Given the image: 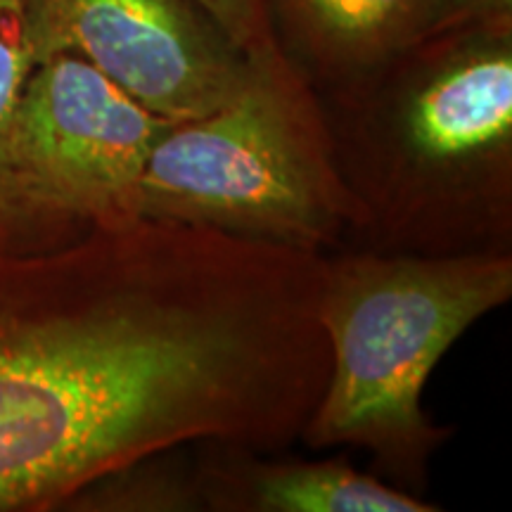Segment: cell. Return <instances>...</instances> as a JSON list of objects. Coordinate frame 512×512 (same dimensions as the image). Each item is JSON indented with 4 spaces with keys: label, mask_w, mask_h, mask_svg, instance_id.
<instances>
[{
    "label": "cell",
    "mask_w": 512,
    "mask_h": 512,
    "mask_svg": "<svg viewBox=\"0 0 512 512\" xmlns=\"http://www.w3.org/2000/svg\"><path fill=\"white\" fill-rule=\"evenodd\" d=\"M171 124L74 53L36 62L12 133V171L24 207L91 226L140 219V185Z\"/></svg>",
    "instance_id": "4"
},
{
    "label": "cell",
    "mask_w": 512,
    "mask_h": 512,
    "mask_svg": "<svg viewBox=\"0 0 512 512\" xmlns=\"http://www.w3.org/2000/svg\"><path fill=\"white\" fill-rule=\"evenodd\" d=\"M36 62L74 53L169 121L219 110L252 57L192 0H27Z\"/></svg>",
    "instance_id": "5"
},
{
    "label": "cell",
    "mask_w": 512,
    "mask_h": 512,
    "mask_svg": "<svg viewBox=\"0 0 512 512\" xmlns=\"http://www.w3.org/2000/svg\"><path fill=\"white\" fill-rule=\"evenodd\" d=\"M392 88L356 83L328 117L335 159L384 252H510V22L444 31L392 62Z\"/></svg>",
    "instance_id": "1"
},
{
    "label": "cell",
    "mask_w": 512,
    "mask_h": 512,
    "mask_svg": "<svg viewBox=\"0 0 512 512\" xmlns=\"http://www.w3.org/2000/svg\"><path fill=\"white\" fill-rule=\"evenodd\" d=\"M192 3L200 5L249 57L280 48L275 41L268 0H192Z\"/></svg>",
    "instance_id": "10"
},
{
    "label": "cell",
    "mask_w": 512,
    "mask_h": 512,
    "mask_svg": "<svg viewBox=\"0 0 512 512\" xmlns=\"http://www.w3.org/2000/svg\"><path fill=\"white\" fill-rule=\"evenodd\" d=\"M197 475V491L211 510L240 512H437L427 498L358 472L344 460L264 463L247 448L219 446Z\"/></svg>",
    "instance_id": "8"
},
{
    "label": "cell",
    "mask_w": 512,
    "mask_h": 512,
    "mask_svg": "<svg viewBox=\"0 0 512 512\" xmlns=\"http://www.w3.org/2000/svg\"><path fill=\"white\" fill-rule=\"evenodd\" d=\"M140 216L318 254L366 228L323 105L283 48L252 55L219 110L171 124L147 162Z\"/></svg>",
    "instance_id": "3"
},
{
    "label": "cell",
    "mask_w": 512,
    "mask_h": 512,
    "mask_svg": "<svg viewBox=\"0 0 512 512\" xmlns=\"http://www.w3.org/2000/svg\"><path fill=\"white\" fill-rule=\"evenodd\" d=\"M91 479V446L53 370L0 311V510L48 508Z\"/></svg>",
    "instance_id": "6"
},
{
    "label": "cell",
    "mask_w": 512,
    "mask_h": 512,
    "mask_svg": "<svg viewBox=\"0 0 512 512\" xmlns=\"http://www.w3.org/2000/svg\"><path fill=\"white\" fill-rule=\"evenodd\" d=\"M311 67L342 88L370 79L420 43L510 19V0H268Z\"/></svg>",
    "instance_id": "7"
},
{
    "label": "cell",
    "mask_w": 512,
    "mask_h": 512,
    "mask_svg": "<svg viewBox=\"0 0 512 512\" xmlns=\"http://www.w3.org/2000/svg\"><path fill=\"white\" fill-rule=\"evenodd\" d=\"M510 297V252L325 256L316 318L330 373L299 439L363 448L392 486L420 496L453 437L425 413L422 389L446 351Z\"/></svg>",
    "instance_id": "2"
},
{
    "label": "cell",
    "mask_w": 512,
    "mask_h": 512,
    "mask_svg": "<svg viewBox=\"0 0 512 512\" xmlns=\"http://www.w3.org/2000/svg\"><path fill=\"white\" fill-rule=\"evenodd\" d=\"M36 67L27 0H0V207H24L12 171V133L19 102Z\"/></svg>",
    "instance_id": "9"
}]
</instances>
